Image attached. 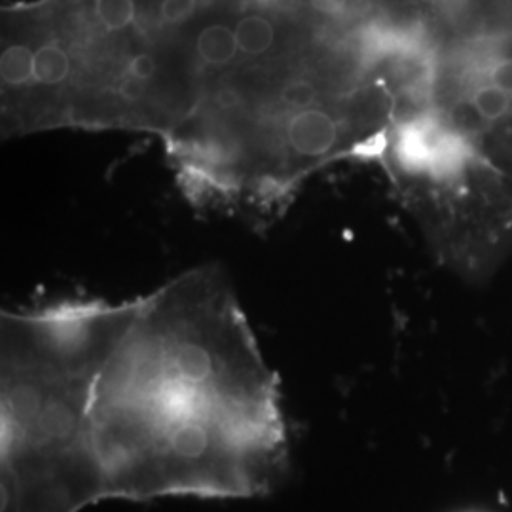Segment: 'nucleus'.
Here are the masks:
<instances>
[{
    "mask_svg": "<svg viewBox=\"0 0 512 512\" xmlns=\"http://www.w3.org/2000/svg\"><path fill=\"white\" fill-rule=\"evenodd\" d=\"M467 105L484 124H499L512 114V95L490 82H476L469 86Z\"/></svg>",
    "mask_w": 512,
    "mask_h": 512,
    "instance_id": "nucleus-2",
    "label": "nucleus"
},
{
    "mask_svg": "<svg viewBox=\"0 0 512 512\" xmlns=\"http://www.w3.org/2000/svg\"><path fill=\"white\" fill-rule=\"evenodd\" d=\"M0 512L270 494L279 382L219 266L122 304L2 313Z\"/></svg>",
    "mask_w": 512,
    "mask_h": 512,
    "instance_id": "nucleus-1",
    "label": "nucleus"
},
{
    "mask_svg": "<svg viewBox=\"0 0 512 512\" xmlns=\"http://www.w3.org/2000/svg\"><path fill=\"white\" fill-rule=\"evenodd\" d=\"M416 2H420L423 6H437L442 0H416Z\"/></svg>",
    "mask_w": 512,
    "mask_h": 512,
    "instance_id": "nucleus-4",
    "label": "nucleus"
},
{
    "mask_svg": "<svg viewBox=\"0 0 512 512\" xmlns=\"http://www.w3.org/2000/svg\"><path fill=\"white\" fill-rule=\"evenodd\" d=\"M476 82H490L497 88H501L503 92L511 93L512 95V57L511 55H495L490 57L488 61L480 63L476 67L475 80L469 82L476 84Z\"/></svg>",
    "mask_w": 512,
    "mask_h": 512,
    "instance_id": "nucleus-3",
    "label": "nucleus"
}]
</instances>
